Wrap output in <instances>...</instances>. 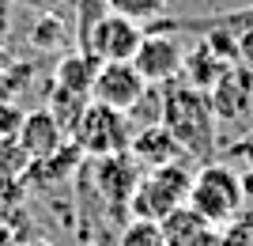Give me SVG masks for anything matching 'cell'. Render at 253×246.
Here are the masks:
<instances>
[{
	"label": "cell",
	"instance_id": "11",
	"mask_svg": "<svg viewBox=\"0 0 253 246\" xmlns=\"http://www.w3.org/2000/svg\"><path fill=\"white\" fill-rule=\"evenodd\" d=\"M128 159L136 163V167H144V171H155V167H167V163H181L185 155H181L178 140L170 137L163 125H144L132 133V140H128Z\"/></svg>",
	"mask_w": 253,
	"mask_h": 246
},
{
	"label": "cell",
	"instance_id": "4",
	"mask_svg": "<svg viewBox=\"0 0 253 246\" xmlns=\"http://www.w3.org/2000/svg\"><path fill=\"white\" fill-rule=\"evenodd\" d=\"M132 121L121 110H110L102 102H87V110L80 114L72 129V144L80 148L84 159H106V155H125L128 140H132Z\"/></svg>",
	"mask_w": 253,
	"mask_h": 246
},
{
	"label": "cell",
	"instance_id": "9",
	"mask_svg": "<svg viewBox=\"0 0 253 246\" xmlns=\"http://www.w3.org/2000/svg\"><path fill=\"white\" fill-rule=\"evenodd\" d=\"M64 129L53 121L49 110H31V114H23L19 121V133H15V148L23 151V159H45L53 151L64 144Z\"/></svg>",
	"mask_w": 253,
	"mask_h": 246
},
{
	"label": "cell",
	"instance_id": "18",
	"mask_svg": "<svg viewBox=\"0 0 253 246\" xmlns=\"http://www.w3.org/2000/svg\"><path fill=\"white\" fill-rule=\"evenodd\" d=\"M117 246H167V239L151 220H128L117 235Z\"/></svg>",
	"mask_w": 253,
	"mask_h": 246
},
{
	"label": "cell",
	"instance_id": "1",
	"mask_svg": "<svg viewBox=\"0 0 253 246\" xmlns=\"http://www.w3.org/2000/svg\"><path fill=\"white\" fill-rule=\"evenodd\" d=\"M159 125L178 140L181 155L189 163H211L215 159V114L208 106V95L197 87L163 84L159 87Z\"/></svg>",
	"mask_w": 253,
	"mask_h": 246
},
{
	"label": "cell",
	"instance_id": "8",
	"mask_svg": "<svg viewBox=\"0 0 253 246\" xmlns=\"http://www.w3.org/2000/svg\"><path fill=\"white\" fill-rule=\"evenodd\" d=\"M208 106L215 121H238L253 110V68L246 64H231L227 72L215 80L208 91Z\"/></svg>",
	"mask_w": 253,
	"mask_h": 246
},
{
	"label": "cell",
	"instance_id": "10",
	"mask_svg": "<svg viewBox=\"0 0 253 246\" xmlns=\"http://www.w3.org/2000/svg\"><path fill=\"white\" fill-rule=\"evenodd\" d=\"M136 182H140V167L128 155L95 159V190L110 201V208H125L128 212V197H132Z\"/></svg>",
	"mask_w": 253,
	"mask_h": 246
},
{
	"label": "cell",
	"instance_id": "12",
	"mask_svg": "<svg viewBox=\"0 0 253 246\" xmlns=\"http://www.w3.org/2000/svg\"><path fill=\"white\" fill-rule=\"evenodd\" d=\"M159 231H163L167 246H219V227H211L204 216L193 212L189 204H181L170 216H163Z\"/></svg>",
	"mask_w": 253,
	"mask_h": 246
},
{
	"label": "cell",
	"instance_id": "7",
	"mask_svg": "<svg viewBox=\"0 0 253 246\" xmlns=\"http://www.w3.org/2000/svg\"><path fill=\"white\" fill-rule=\"evenodd\" d=\"M148 84L140 80V72L132 68V61H114V64H98L95 80H91V102H102L110 110H128L144 98Z\"/></svg>",
	"mask_w": 253,
	"mask_h": 246
},
{
	"label": "cell",
	"instance_id": "22",
	"mask_svg": "<svg viewBox=\"0 0 253 246\" xmlns=\"http://www.w3.org/2000/svg\"><path fill=\"white\" fill-rule=\"evenodd\" d=\"M31 246H49V243H31Z\"/></svg>",
	"mask_w": 253,
	"mask_h": 246
},
{
	"label": "cell",
	"instance_id": "17",
	"mask_svg": "<svg viewBox=\"0 0 253 246\" xmlns=\"http://www.w3.org/2000/svg\"><path fill=\"white\" fill-rule=\"evenodd\" d=\"M106 11L125 15L132 23H155L167 11V0H106Z\"/></svg>",
	"mask_w": 253,
	"mask_h": 246
},
{
	"label": "cell",
	"instance_id": "6",
	"mask_svg": "<svg viewBox=\"0 0 253 246\" xmlns=\"http://www.w3.org/2000/svg\"><path fill=\"white\" fill-rule=\"evenodd\" d=\"M181 61H185V42H181V34L170 31H144L136 53H132V68L148 87L174 84L181 76Z\"/></svg>",
	"mask_w": 253,
	"mask_h": 246
},
{
	"label": "cell",
	"instance_id": "20",
	"mask_svg": "<svg viewBox=\"0 0 253 246\" xmlns=\"http://www.w3.org/2000/svg\"><path fill=\"white\" fill-rule=\"evenodd\" d=\"M64 38H68V34H64V27H61L57 19H49V15L42 19V27H38V31H31V42H38L42 49H53V46H61Z\"/></svg>",
	"mask_w": 253,
	"mask_h": 246
},
{
	"label": "cell",
	"instance_id": "21",
	"mask_svg": "<svg viewBox=\"0 0 253 246\" xmlns=\"http://www.w3.org/2000/svg\"><path fill=\"white\" fill-rule=\"evenodd\" d=\"M227 159H231V163H242L246 174H253V129H250V133H242L234 144H227Z\"/></svg>",
	"mask_w": 253,
	"mask_h": 246
},
{
	"label": "cell",
	"instance_id": "19",
	"mask_svg": "<svg viewBox=\"0 0 253 246\" xmlns=\"http://www.w3.org/2000/svg\"><path fill=\"white\" fill-rule=\"evenodd\" d=\"M19 121H23V110L15 106V102H8V98H0V144H4V140H15Z\"/></svg>",
	"mask_w": 253,
	"mask_h": 246
},
{
	"label": "cell",
	"instance_id": "14",
	"mask_svg": "<svg viewBox=\"0 0 253 246\" xmlns=\"http://www.w3.org/2000/svg\"><path fill=\"white\" fill-rule=\"evenodd\" d=\"M76 163H84V155H80V148H76L72 140H64V144L53 151V155H45V159H34L31 174H34L42 186H57V182H64V178L76 171Z\"/></svg>",
	"mask_w": 253,
	"mask_h": 246
},
{
	"label": "cell",
	"instance_id": "5",
	"mask_svg": "<svg viewBox=\"0 0 253 246\" xmlns=\"http://www.w3.org/2000/svg\"><path fill=\"white\" fill-rule=\"evenodd\" d=\"M140 38H144V27L125 15H114V11H102L84 34H80V53L91 57L95 64H114V61H132Z\"/></svg>",
	"mask_w": 253,
	"mask_h": 246
},
{
	"label": "cell",
	"instance_id": "2",
	"mask_svg": "<svg viewBox=\"0 0 253 246\" xmlns=\"http://www.w3.org/2000/svg\"><path fill=\"white\" fill-rule=\"evenodd\" d=\"M246 190H242V174L234 171L231 163L211 159L201 171H193V186H189V208L197 216H204L211 227L231 224L234 216L242 212Z\"/></svg>",
	"mask_w": 253,
	"mask_h": 246
},
{
	"label": "cell",
	"instance_id": "3",
	"mask_svg": "<svg viewBox=\"0 0 253 246\" xmlns=\"http://www.w3.org/2000/svg\"><path fill=\"white\" fill-rule=\"evenodd\" d=\"M189 186H193L189 159L144 171L136 190H132V197H128V216H132V220H151V224H159L163 216H170L174 208H181V204L189 201Z\"/></svg>",
	"mask_w": 253,
	"mask_h": 246
},
{
	"label": "cell",
	"instance_id": "16",
	"mask_svg": "<svg viewBox=\"0 0 253 246\" xmlns=\"http://www.w3.org/2000/svg\"><path fill=\"white\" fill-rule=\"evenodd\" d=\"M87 102L91 98L87 95H76V91H64V87H53V95H49V114H53V121L64 129V137H72V129H76V121H80V114L87 110Z\"/></svg>",
	"mask_w": 253,
	"mask_h": 246
},
{
	"label": "cell",
	"instance_id": "15",
	"mask_svg": "<svg viewBox=\"0 0 253 246\" xmlns=\"http://www.w3.org/2000/svg\"><path fill=\"white\" fill-rule=\"evenodd\" d=\"M95 68H98V64L91 61V57H84L80 49H76V53H68L61 64H57V87L91 98V80H95Z\"/></svg>",
	"mask_w": 253,
	"mask_h": 246
},
{
	"label": "cell",
	"instance_id": "13",
	"mask_svg": "<svg viewBox=\"0 0 253 246\" xmlns=\"http://www.w3.org/2000/svg\"><path fill=\"white\" fill-rule=\"evenodd\" d=\"M227 68H231V61H223V57L211 53L204 42H197V46H189V49H185V61H181V76H178V80L208 95L211 87H215V80H219Z\"/></svg>",
	"mask_w": 253,
	"mask_h": 246
}]
</instances>
